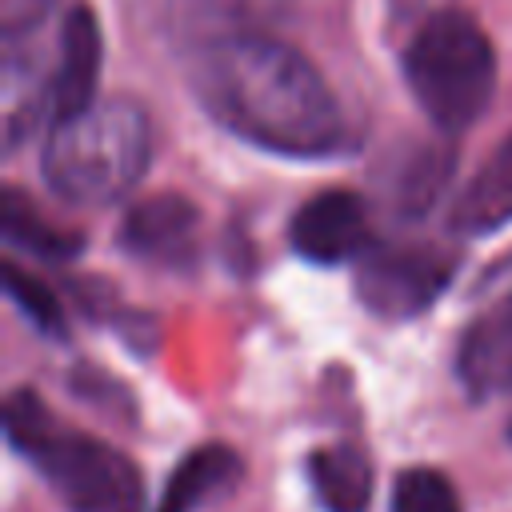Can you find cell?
Masks as SVG:
<instances>
[{
  "instance_id": "obj_7",
  "label": "cell",
  "mask_w": 512,
  "mask_h": 512,
  "mask_svg": "<svg viewBox=\"0 0 512 512\" xmlns=\"http://www.w3.org/2000/svg\"><path fill=\"white\" fill-rule=\"evenodd\" d=\"M196 236H200V212L192 200L176 192L148 196L124 212L120 224V244L152 264H172L184 268L196 260Z\"/></svg>"
},
{
  "instance_id": "obj_5",
  "label": "cell",
  "mask_w": 512,
  "mask_h": 512,
  "mask_svg": "<svg viewBox=\"0 0 512 512\" xmlns=\"http://www.w3.org/2000/svg\"><path fill=\"white\" fill-rule=\"evenodd\" d=\"M452 268L456 256L436 244H368L356 256V296L368 312L384 320H408L444 292Z\"/></svg>"
},
{
  "instance_id": "obj_13",
  "label": "cell",
  "mask_w": 512,
  "mask_h": 512,
  "mask_svg": "<svg viewBox=\"0 0 512 512\" xmlns=\"http://www.w3.org/2000/svg\"><path fill=\"white\" fill-rule=\"evenodd\" d=\"M448 172H452V156H444L440 148H420V152H412V156L396 168V176H392V204H396V212H400L404 220L424 216V212L436 204V196L444 192Z\"/></svg>"
},
{
  "instance_id": "obj_14",
  "label": "cell",
  "mask_w": 512,
  "mask_h": 512,
  "mask_svg": "<svg viewBox=\"0 0 512 512\" xmlns=\"http://www.w3.org/2000/svg\"><path fill=\"white\" fill-rule=\"evenodd\" d=\"M4 232H8L12 244L32 248L36 256L60 260V256L80 252V236L68 232V228H60V224H52V220H48L28 196H20L16 188L4 192Z\"/></svg>"
},
{
  "instance_id": "obj_4",
  "label": "cell",
  "mask_w": 512,
  "mask_h": 512,
  "mask_svg": "<svg viewBox=\"0 0 512 512\" xmlns=\"http://www.w3.org/2000/svg\"><path fill=\"white\" fill-rule=\"evenodd\" d=\"M404 76L428 120L456 132L468 128L492 100L496 52L472 16L440 8L416 24L404 48Z\"/></svg>"
},
{
  "instance_id": "obj_8",
  "label": "cell",
  "mask_w": 512,
  "mask_h": 512,
  "mask_svg": "<svg viewBox=\"0 0 512 512\" xmlns=\"http://www.w3.org/2000/svg\"><path fill=\"white\" fill-rule=\"evenodd\" d=\"M100 24L88 8H72L60 28V52L56 68L48 76V112L52 120H68L96 104V80H100Z\"/></svg>"
},
{
  "instance_id": "obj_3",
  "label": "cell",
  "mask_w": 512,
  "mask_h": 512,
  "mask_svg": "<svg viewBox=\"0 0 512 512\" xmlns=\"http://www.w3.org/2000/svg\"><path fill=\"white\" fill-rule=\"evenodd\" d=\"M8 440L20 448L36 472L56 488L72 512H136L140 472L136 464L104 440L64 428L36 392H12L4 408Z\"/></svg>"
},
{
  "instance_id": "obj_17",
  "label": "cell",
  "mask_w": 512,
  "mask_h": 512,
  "mask_svg": "<svg viewBox=\"0 0 512 512\" xmlns=\"http://www.w3.org/2000/svg\"><path fill=\"white\" fill-rule=\"evenodd\" d=\"M52 8H56V0H0V24H4V36L16 40V36L32 32Z\"/></svg>"
},
{
  "instance_id": "obj_2",
  "label": "cell",
  "mask_w": 512,
  "mask_h": 512,
  "mask_svg": "<svg viewBox=\"0 0 512 512\" xmlns=\"http://www.w3.org/2000/svg\"><path fill=\"white\" fill-rule=\"evenodd\" d=\"M152 156V132L132 100H96L56 120L44 144V180L68 204H112L136 188Z\"/></svg>"
},
{
  "instance_id": "obj_11",
  "label": "cell",
  "mask_w": 512,
  "mask_h": 512,
  "mask_svg": "<svg viewBox=\"0 0 512 512\" xmlns=\"http://www.w3.org/2000/svg\"><path fill=\"white\" fill-rule=\"evenodd\" d=\"M240 472H244V464H240V456L232 448L204 444V448L188 452L172 468V476H168V484L160 492V508L156 512H196L212 496L232 492L236 480H240Z\"/></svg>"
},
{
  "instance_id": "obj_12",
  "label": "cell",
  "mask_w": 512,
  "mask_h": 512,
  "mask_svg": "<svg viewBox=\"0 0 512 512\" xmlns=\"http://www.w3.org/2000/svg\"><path fill=\"white\" fill-rule=\"evenodd\" d=\"M312 492L324 512H368L372 504V468L356 448H320L308 460Z\"/></svg>"
},
{
  "instance_id": "obj_18",
  "label": "cell",
  "mask_w": 512,
  "mask_h": 512,
  "mask_svg": "<svg viewBox=\"0 0 512 512\" xmlns=\"http://www.w3.org/2000/svg\"><path fill=\"white\" fill-rule=\"evenodd\" d=\"M392 4V16L396 20H428L432 12H440V8H448V0H388Z\"/></svg>"
},
{
  "instance_id": "obj_1",
  "label": "cell",
  "mask_w": 512,
  "mask_h": 512,
  "mask_svg": "<svg viewBox=\"0 0 512 512\" xmlns=\"http://www.w3.org/2000/svg\"><path fill=\"white\" fill-rule=\"evenodd\" d=\"M192 88L216 124L256 148L316 160L344 144V116L324 76L272 36L240 32L208 44Z\"/></svg>"
},
{
  "instance_id": "obj_10",
  "label": "cell",
  "mask_w": 512,
  "mask_h": 512,
  "mask_svg": "<svg viewBox=\"0 0 512 512\" xmlns=\"http://www.w3.org/2000/svg\"><path fill=\"white\" fill-rule=\"evenodd\" d=\"M504 224H512V132L496 144V152L452 204V228L464 236H484Z\"/></svg>"
},
{
  "instance_id": "obj_6",
  "label": "cell",
  "mask_w": 512,
  "mask_h": 512,
  "mask_svg": "<svg viewBox=\"0 0 512 512\" xmlns=\"http://www.w3.org/2000/svg\"><path fill=\"white\" fill-rule=\"evenodd\" d=\"M288 240L312 264L356 260L372 244L368 240V208L356 192L328 188V192L304 200V208L292 216Z\"/></svg>"
},
{
  "instance_id": "obj_16",
  "label": "cell",
  "mask_w": 512,
  "mask_h": 512,
  "mask_svg": "<svg viewBox=\"0 0 512 512\" xmlns=\"http://www.w3.org/2000/svg\"><path fill=\"white\" fill-rule=\"evenodd\" d=\"M4 288H8V296L16 300V308L32 320V328H40L44 336H64V328H68L64 304H60L56 292H48L32 272L8 264V268H4Z\"/></svg>"
},
{
  "instance_id": "obj_9",
  "label": "cell",
  "mask_w": 512,
  "mask_h": 512,
  "mask_svg": "<svg viewBox=\"0 0 512 512\" xmlns=\"http://www.w3.org/2000/svg\"><path fill=\"white\" fill-rule=\"evenodd\" d=\"M456 372L476 400L512 388V292L500 296L464 328Z\"/></svg>"
},
{
  "instance_id": "obj_15",
  "label": "cell",
  "mask_w": 512,
  "mask_h": 512,
  "mask_svg": "<svg viewBox=\"0 0 512 512\" xmlns=\"http://www.w3.org/2000/svg\"><path fill=\"white\" fill-rule=\"evenodd\" d=\"M392 512H464V508L444 472L404 468L392 484Z\"/></svg>"
}]
</instances>
